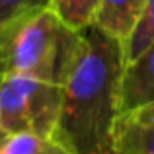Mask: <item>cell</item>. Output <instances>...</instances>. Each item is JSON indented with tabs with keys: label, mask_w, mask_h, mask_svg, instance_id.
Segmentation results:
<instances>
[{
	"label": "cell",
	"mask_w": 154,
	"mask_h": 154,
	"mask_svg": "<svg viewBox=\"0 0 154 154\" xmlns=\"http://www.w3.org/2000/svg\"><path fill=\"white\" fill-rule=\"evenodd\" d=\"M80 39L82 31L68 26L51 6L0 23L2 74H26L63 84Z\"/></svg>",
	"instance_id": "cell-2"
},
{
	"label": "cell",
	"mask_w": 154,
	"mask_h": 154,
	"mask_svg": "<svg viewBox=\"0 0 154 154\" xmlns=\"http://www.w3.org/2000/svg\"><path fill=\"white\" fill-rule=\"evenodd\" d=\"M125 45L103 29L82 31L78 51L63 82L57 137L74 154H119L117 123L123 113Z\"/></svg>",
	"instance_id": "cell-1"
},
{
	"label": "cell",
	"mask_w": 154,
	"mask_h": 154,
	"mask_svg": "<svg viewBox=\"0 0 154 154\" xmlns=\"http://www.w3.org/2000/svg\"><path fill=\"white\" fill-rule=\"evenodd\" d=\"M115 143L119 154H154V100L123 109Z\"/></svg>",
	"instance_id": "cell-4"
},
{
	"label": "cell",
	"mask_w": 154,
	"mask_h": 154,
	"mask_svg": "<svg viewBox=\"0 0 154 154\" xmlns=\"http://www.w3.org/2000/svg\"><path fill=\"white\" fill-rule=\"evenodd\" d=\"M154 43V0H146L144 10L133 29L131 37L125 41V59L127 63L135 60L148 45Z\"/></svg>",
	"instance_id": "cell-9"
},
{
	"label": "cell",
	"mask_w": 154,
	"mask_h": 154,
	"mask_svg": "<svg viewBox=\"0 0 154 154\" xmlns=\"http://www.w3.org/2000/svg\"><path fill=\"white\" fill-rule=\"evenodd\" d=\"M0 154H74L59 137L31 131L2 135Z\"/></svg>",
	"instance_id": "cell-7"
},
{
	"label": "cell",
	"mask_w": 154,
	"mask_h": 154,
	"mask_svg": "<svg viewBox=\"0 0 154 154\" xmlns=\"http://www.w3.org/2000/svg\"><path fill=\"white\" fill-rule=\"evenodd\" d=\"M63 109V84L26 74H2L0 131H31L57 137Z\"/></svg>",
	"instance_id": "cell-3"
},
{
	"label": "cell",
	"mask_w": 154,
	"mask_h": 154,
	"mask_svg": "<svg viewBox=\"0 0 154 154\" xmlns=\"http://www.w3.org/2000/svg\"><path fill=\"white\" fill-rule=\"evenodd\" d=\"M100 0H51V8L74 29L84 31L94 26Z\"/></svg>",
	"instance_id": "cell-8"
},
{
	"label": "cell",
	"mask_w": 154,
	"mask_h": 154,
	"mask_svg": "<svg viewBox=\"0 0 154 154\" xmlns=\"http://www.w3.org/2000/svg\"><path fill=\"white\" fill-rule=\"evenodd\" d=\"M51 6V0H0V23H8L22 14Z\"/></svg>",
	"instance_id": "cell-10"
},
{
	"label": "cell",
	"mask_w": 154,
	"mask_h": 154,
	"mask_svg": "<svg viewBox=\"0 0 154 154\" xmlns=\"http://www.w3.org/2000/svg\"><path fill=\"white\" fill-rule=\"evenodd\" d=\"M144 4L146 0H100L94 26L125 45L143 14Z\"/></svg>",
	"instance_id": "cell-5"
},
{
	"label": "cell",
	"mask_w": 154,
	"mask_h": 154,
	"mask_svg": "<svg viewBox=\"0 0 154 154\" xmlns=\"http://www.w3.org/2000/svg\"><path fill=\"white\" fill-rule=\"evenodd\" d=\"M154 100V43L125 64L123 109Z\"/></svg>",
	"instance_id": "cell-6"
}]
</instances>
